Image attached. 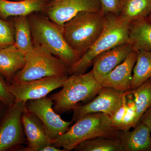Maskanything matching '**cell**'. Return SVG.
<instances>
[{"mask_svg":"<svg viewBox=\"0 0 151 151\" xmlns=\"http://www.w3.org/2000/svg\"><path fill=\"white\" fill-rule=\"evenodd\" d=\"M129 24L122 20L117 15H105L103 32L92 46L69 68L68 74L85 73L99 55L119 45L130 43Z\"/></svg>","mask_w":151,"mask_h":151,"instance_id":"7a4b0ae2","label":"cell"},{"mask_svg":"<svg viewBox=\"0 0 151 151\" xmlns=\"http://www.w3.org/2000/svg\"><path fill=\"white\" fill-rule=\"evenodd\" d=\"M129 92V91L127 92V94L124 96L123 103L120 108L111 117V121L113 126L119 129V130L122 125L123 119L126 113V109H127V96Z\"/></svg>","mask_w":151,"mask_h":151,"instance_id":"83f0119b","label":"cell"},{"mask_svg":"<svg viewBox=\"0 0 151 151\" xmlns=\"http://www.w3.org/2000/svg\"><path fill=\"white\" fill-rule=\"evenodd\" d=\"M101 10L99 0H55L50 1L42 13L63 27L81 12H100Z\"/></svg>","mask_w":151,"mask_h":151,"instance_id":"ba28073f","label":"cell"},{"mask_svg":"<svg viewBox=\"0 0 151 151\" xmlns=\"http://www.w3.org/2000/svg\"><path fill=\"white\" fill-rule=\"evenodd\" d=\"M50 0H0V17L7 20L11 17L27 16L36 12H42Z\"/></svg>","mask_w":151,"mask_h":151,"instance_id":"9a60e30c","label":"cell"},{"mask_svg":"<svg viewBox=\"0 0 151 151\" xmlns=\"http://www.w3.org/2000/svg\"><path fill=\"white\" fill-rule=\"evenodd\" d=\"M105 16L101 12H81L63 26L69 46L80 56L95 42L103 32Z\"/></svg>","mask_w":151,"mask_h":151,"instance_id":"277c9868","label":"cell"},{"mask_svg":"<svg viewBox=\"0 0 151 151\" xmlns=\"http://www.w3.org/2000/svg\"><path fill=\"white\" fill-rule=\"evenodd\" d=\"M34 45L43 47L69 68L80 58L69 46L63 35V27L42 12L28 16Z\"/></svg>","mask_w":151,"mask_h":151,"instance_id":"6da1fadb","label":"cell"},{"mask_svg":"<svg viewBox=\"0 0 151 151\" xmlns=\"http://www.w3.org/2000/svg\"><path fill=\"white\" fill-rule=\"evenodd\" d=\"M40 151H65L64 150L55 147L53 145H49L43 147L40 149Z\"/></svg>","mask_w":151,"mask_h":151,"instance_id":"f546056e","label":"cell"},{"mask_svg":"<svg viewBox=\"0 0 151 151\" xmlns=\"http://www.w3.org/2000/svg\"><path fill=\"white\" fill-rule=\"evenodd\" d=\"M103 87L92 70L82 74H71L64 81L61 90L50 97L54 103L53 109L56 113L73 110L80 102L94 98Z\"/></svg>","mask_w":151,"mask_h":151,"instance_id":"5b68a950","label":"cell"},{"mask_svg":"<svg viewBox=\"0 0 151 151\" xmlns=\"http://www.w3.org/2000/svg\"><path fill=\"white\" fill-rule=\"evenodd\" d=\"M124 0H99L101 6L100 12L104 15H118Z\"/></svg>","mask_w":151,"mask_h":151,"instance_id":"484cf974","label":"cell"},{"mask_svg":"<svg viewBox=\"0 0 151 151\" xmlns=\"http://www.w3.org/2000/svg\"><path fill=\"white\" fill-rule=\"evenodd\" d=\"M14 44V30L12 22L0 17V50Z\"/></svg>","mask_w":151,"mask_h":151,"instance_id":"cb8c5ba5","label":"cell"},{"mask_svg":"<svg viewBox=\"0 0 151 151\" xmlns=\"http://www.w3.org/2000/svg\"><path fill=\"white\" fill-rule=\"evenodd\" d=\"M149 81H150V83L151 84V78H150V79H149Z\"/></svg>","mask_w":151,"mask_h":151,"instance_id":"d6a6232c","label":"cell"},{"mask_svg":"<svg viewBox=\"0 0 151 151\" xmlns=\"http://www.w3.org/2000/svg\"><path fill=\"white\" fill-rule=\"evenodd\" d=\"M3 105H3L2 103L0 102V116H1L3 111Z\"/></svg>","mask_w":151,"mask_h":151,"instance_id":"4dcf8cb0","label":"cell"},{"mask_svg":"<svg viewBox=\"0 0 151 151\" xmlns=\"http://www.w3.org/2000/svg\"><path fill=\"white\" fill-rule=\"evenodd\" d=\"M151 13V0H124L117 15L122 20L132 22L147 18Z\"/></svg>","mask_w":151,"mask_h":151,"instance_id":"d6986e66","label":"cell"},{"mask_svg":"<svg viewBox=\"0 0 151 151\" xmlns=\"http://www.w3.org/2000/svg\"><path fill=\"white\" fill-rule=\"evenodd\" d=\"M118 137L125 151H151V133L142 122H139L132 131L119 130Z\"/></svg>","mask_w":151,"mask_h":151,"instance_id":"2e32d148","label":"cell"},{"mask_svg":"<svg viewBox=\"0 0 151 151\" xmlns=\"http://www.w3.org/2000/svg\"><path fill=\"white\" fill-rule=\"evenodd\" d=\"M133 71L131 90L137 89L151 78V50L137 51V60Z\"/></svg>","mask_w":151,"mask_h":151,"instance_id":"7402d4cb","label":"cell"},{"mask_svg":"<svg viewBox=\"0 0 151 151\" xmlns=\"http://www.w3.org/2000/svg\"><path fill=\"white\" fill-rule=\"evenodd\" d=\"M24 64V55L14 44L0 50V74L8 82L10 83Z\"/></svg>","mask_w":151,"mask_h":151,"instance_id":"e0dca14e","label":"cell"},{"mask_svg":"<svg viewBox=\"0 0 151 151\" xmlns=\"http://www.w3.org/2000/svg\"><path fill=\"white\" fill-rule=\"evenodd\" d=\"M53 105L51 98L46 97L27 101L25 108L38 118L48 137L55 141L67 131L73 121L65 122L63 120L52 108Z\"/></svg>","mask_w":151,"mask_h":151,"instance_id":"52a82bcc","label":"cell"},{"mask_svg":"<svg viewBox=\"0 0 151 151\" xmlns=\"http://www.w3.org/2000/svg\"><path fill=\"white\" fill-rule=\"evenodd\" d=\"M133 49L130 43L122 44L104 52L96 57L92 62V70L99 83L126 59Z\"/></svg>","mask_w":151,"mask_h":151,"instance_id":"7c38bea8","label":"cell"},{"mask_svg":"<svg viewBox=\"0 0 151 151\" xmlns=\"http://www.w3.org/2000/svg\"><path fill=\"white\" fill-rule=\"evenodd\" d=\"M15 45L24 56L33 48L31 32L27 16L13 17Z\"/></svg>","mask_w":151,"mask_h":151,"instance_id":"ffe728a7","label":"cell"},{"mask_svg":"<svg viewBox=\"0 0 151 151\" xmlns=\"http://www.w3.org/2000/svg\"><path fill=\"white\" fill-rule=\"evenodd\" d=\"M68 76H52L9 84L10 92L15 102L26 103L29 100L46 97L47 95L60 87H62Z\"/></svg>","mask_w":151,"mask_h":151,"instance_id":"9c48e42d","label":"cell"},{"mask_svg":"<svg viewBox=\"0 0 151 151\" xmlns=\"http://www.w3.org/2000/svg\"><path fill=\"white\" fill-rule=\"evenodd\" d=\"M136 108V117L133 128L140 122L141 117L151 105V84L148 80L137 89L132 90Z\"/></svg>","mask_w":151,"mask_h":151,"instance_id":"603a6c76","label":"cell"},{"mask_svg":"<svg viewBox=\"0 0 151 151\" xmlns=\"http://www.w3.org/2000/svg\"><path fill=\"white\" fill-rule=\"evenodd\" d=\"M139 122H142L148 127L151 134V105L141 117Z\"/></svg>","mask_w":151,"mask_h":151,"instance_id":"f1b7e54d","label":"cell"},{"mask_svg":"<svg viewBox=\"0 0 151 151\" xmlns=\"http://www.w3.org/2000/svg\"><path fill=\"white\" fill-rule=\"evenodd\" d=\"M0 74V102L8 108L12 106L15 103V99L10 92L9 84L6 82Z\"/></svg>","mask_w":151,"mask_h":151,"instance_id":"4316f807","label":"cell"},{"mask_svg":"<svg viewBox=\"0 0 151 151\" xmlns=\"http://www.w3.org/2000/svg\"><path fill=\"white\" fill-rule=\"evenodd\" d=\"M76 122L54 141V146L65 151H70L87 140L103 136H118L119 131L113 126L111 116L105 113H90Z\"/></svg>","mask_w":151,"mask_h":151,"instance_id":"3957f363","label":"cell"},{"mask_svg":"<svg viewBox=\"0 0 151 151\" xmlns=\"http://www.w3.org/2000/svg\"><path fill=\"white\" fill-rule=\"evenodd\" d=\"M129 38L133 50H151V22L147 18L129 23Z\"/></svg>","mask_w":151,"mask_h":151,"instance_id":"ac0fdd59","label":"cell"},{"mask_svg":"<svg viewBox=\"0 0 151 151\" xmlns=\"http://www.w3.org/2000/svg\"><path fill=\"white\" fill-rule=\"evenodd\" d=\"M69 68L45 49L37 45L25 56V64L10 84L52 76H68Z\"/></svg>","mask_w":151,"mask_h":151,"instance_id":"8992f818","label":"cell"},{"mask_svg":"<svg viewBox=\"0 0 151 151\" xmlns=\"http://www.w3.org/2000/svg\"><path fill=\"white\" fill-rule=\"evenodd\" d=\"M136 114V108L134 95L132 90L127 96V109L122 125L119 130L128 131L133 128Z\"/></svg>","mask_w":151,"mask_h":151,"instance_id":"d4e9b609","label":"cell"},{"mask_svg":"<svg viewBox=\"0 0 151 151\" xmlns=\"http://www.w3.org/2000/svg\"><path fill=\"white\" fill-rule=\"evenodd\" d=\"M127 92L103 87L92 101L84 105H78L73 109V121L76 122L81 117L92 113H102L112 117L122 105Z\"/></svg>","mask_w":151,"mask_h":151,"instance_id":"8fae6325","label":"cell"},{"mask_svg":"<svg viewBox=\"0 0 151 151\" xmlns=\"http://www.w3.org/2000/svg\"><path fill=\"white\" fill-rule=\"evenodd\" d=\"M22 122L27 139V147L22 151H40L45 146L53 145L55 141L48 137L40 120L26 108Z\"/></svg>","mask_w":151,"mask_h":151,"instance_id":"4fadbf2b","label":"cell"},{"mask_svg":"<svg viewBox=\"0 0 151 151\" xmlns=\"http://www.w3.org/2000/svg\"><path fill=\"white\" fill-rule=\"evenodd\" d=\"M147 19L149 21L151 22V13L150 14V15L149 16V17H148Z\"/></svg>","mask_w":151,"mask_h":151,"instance_id":"1f68e13d","label":"cell"},{"mask_svg":"<svg viewBox=\"0 0 151 151\" xmlns=\"http://www.w3.org/2000/svg\"><path fill=\"white\" fill-rule=\"evenodd\" d=\"M18 1H21V0H18ZM50 1H55V0H50Z\"/></svg>","mask_w":151,"mask_h":151,"instance_id":"836d02e7","label":"cell"},{"mask_svg":"<svg viewBox=\"0 0 151 151\" xmlns=\"http://www.w3.org/2000/svg\"><path fill=\"white\" fill-rule=\"evenodd\" d=\"M25 104L15 102L5 114L0 125V151L14 150L22 142V117Z\"/></svg>","mask_w":151,"mask_h":151,"instance_id":"30bf717a","label":"cell"},{"mask_svg":"<svg viewBox=\"0 0 151 151\" xmlns=\"http://www.w3.org/2000/svg\"><path fill=\"white\" fill-rule=\"evenodd\" d=\"M137 52L133 50L126 59L109 73L101 83L109 87L127 92L131 91L132 72L137 59Z\"/></svg>","mask_w":151,"mask_h":151,"instance_id":"5bb4252c","label":"cell"},{"mask_svg":"<svg viewBox=\"0 0 151 151\" xmlns=\"http://www.w3.org/2000/svg\"><path fill=\"white\" fill-rule=\"evenodd\" d=\"M77 151H125L118 136L100 137L84 141L74 149Z\"/></svg>","mask_w":151,"mask_h":151,"instance_id":"44dd1931","label":"cell"}]
</instances>
